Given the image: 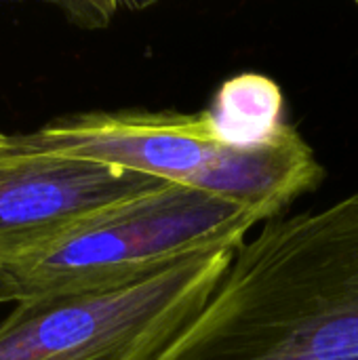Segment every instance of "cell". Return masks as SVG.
<instances>
[{
	"mask_svg": "<svg viewBox=\"0 0 358 360\" xmlns=\"http://www.w3.org/2000/svg\"><path fill=\"white\" fill-rule=\"evenodd\" d=\"M152 360H358V190L266 221Z\"/></svg>",
	"mask_w": 358,
	"mask_h": 360,
	"instance_id": "6da1fadb",
	"label": "cell"
},
{
	"mask_svg": "<svg viewBox=\"0 0 358 360\" xmlns=\"http://www.w3.org/2000/svg\"><path fill=\"white\" fill-rule=\"evenodd\" d=\"M262 221L228 200L162 184L2 270L15 281L19 300L112 291L200 253L234 251Z\"/></svg>",
	"mask_w": 358,
	"mask_h": 360,
	"instance_id": "7a4b0ae2",
	"label": "cell"
},
{
	"mask_svg": "<svg viewBox=\"0 0 358 360\" xmlns=\"http://www.w3.org/2000/svg\"><path fill=\"white\" fill-rule=\"evenodd\" d=\"M234 251L200 253L112 291L19 300L0 323V360H152L205 306Z\"/></svg>",
	"mask_w": 358,
	"mask_h": 360,
	"instance_id": "3957f363",
	"label": "cell"
},
{
	"mask_svg": "<svg viewBox=\"0 0 358 360\" xmlns=\"http://www.w3.org/2000/svg\"><path fill=\"white\" fill-rule=\"evenodd\" d=\"M11 137L27 150L118 167L203 194L232 148L222 143L207 110L80 112Z\"/></svg>",
	"mask_w": 358,
	"mask_h": 360,
	"instance_id": "277c9868",
	"label": "cell"
},
{
	"mask_svg": "<svg viewBox=\"0 0 358 360\" xmlns=\"http://www.w3.org/2000/svg\"><path fill=\"white\" fill-rule=\"evenodd\" d=\"M162 184L118 167L27 150L8 135L0 148V268Z\"/></svg>",
	"mask_w": 358,
	"mask_h": 360,
	"instance_id": "5b68a950",
	"label": "cell"
},
{
	"mask_svg": "<svg viewBox=\"0 0 358 360\" xmlns=\"http://www.w3.org/2000/svg\"><path fill=\"white\" fill-rule=\"evenodd\" d=\"M207 114L222 143L249 148L270 139L285 122V97L272 78L245 72L219 84Z\"/></svg>",
	"mask_w": 358,
	"mask_h": 360,
	"instance_id": "8992f818",
	"label": "cell"
},
{
	"mask_svg": "<svg viewBox=\"0 0 358 360\" xmlns=\"http://www.w3.org/2000/svg\"><path fill=\"white\" fill-rule=\"evenodd\" d=\"M19 300V291L15 281L0 268V304H15Z\"/></svg>",
	"mask_w": 358,
	"mask_h": 360,
	"instance_id": "52a82bcc",
	"label": "cell"
},
{
	"mask_svg": "<svg viewBox=\"0 0 358 360\" xmlns=\"http://www.w3.org/2000/svg\"><path fill=\"white\" fill-rule=\"evenodd\" d=\"M6 137H8V135L0 133V148H4V143H6Z\"/></svg>",
	"mask_w": 358,
	"mask_h": 360,
	"instance_id": "ba28073f",
	"label": "cell"
},
{
	"mask_svg": "<svg viewBox=\"0 0 358 360\" xmlns=\"http://www.w3.org/2000/svg\"><path fill=\"white\" fill-rule=\"evenodd\" d=\"M357 8H358V0H357Z\"/></svg>",
	"mask_w": 358,
	"mask_h": 360,
	"instance_id": "9c48e42d",
	"label": "cell"
}]
</instances>
